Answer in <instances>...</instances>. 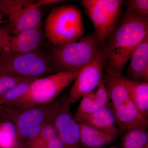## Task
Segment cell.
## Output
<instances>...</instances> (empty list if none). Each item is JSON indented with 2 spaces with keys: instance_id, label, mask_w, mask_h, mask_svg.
<instances>
[{
  "instance_id": "1",
  "label": "cell",
  "mask_w": 148,
  "mask_h": 148,
  "mask_svg": "<svg viewBox=\"0 0 148 148\" xmlns=\"http://www.w3.org/2000/svg\"><path fill=\"white\" fill-rule=\"evenodd\" d=\"M148 35V19L126 10L103 46L104 69L123 73L136 47Z\"/></svg>"
},
{
  "instance_id": "2",
  "label": "cell",
  "mask_w": 148,
  "mask_h": 148,
  "mask_svg": "<svg viewBox=\"0 0 148 148\" xmlns=\"http://www.w3.org/2000/svg\"><path fill=\"white\" fill-rule=\"evenodd\" d=\"M104 69L103 80L120 134L135 127H147L148 119L140 113L132 102L123 73Z\"/></svg>"
},
{
  "instance_id": "3",
  "label": "cell",
  "mask_w": 148,
  "mask_h": 148,
  "mask_svg": "<svg viewBox=\"0 0 148 148\" xmlns=\"http://www.w3.org/2000/svg\"><path fill=\"white\" fill-rule=\"evenodd\" d=\"M101 46L93 32L76 41L52 45L48 57L57 73L81 70L94 58Z\"/></svg>"
},
{
  "instance_id": "4",
  "label": "cell",
  "mask_w": 148,
  "mask_h": 148,
  "mask_svg": "<svg viewBox=\"0 0 148 148\" xmlns=\"http://www.w3.org/2000/svg\"><path fill=\"white\" fill-rule=\"evenodd\" d=\"M84 34L82 15L77 6L56 7L47 18L45 36L52 45L76 41Z\"/></svg>"
},
{
  "instance_id": "5",
  "label": "cell",
  "mask_w": 148,
  "mask_h": 148,
  "mask_svg": "<svg viewBox=\"0 0 148 148\" xmlns=\"http://www.w3.org/2000/svg\"><path fill=\"white\" fill-rule=\"evenodd\" d=\"M48 57L38 50L20 53L6 47L0 50V75L36 79L51 75Z\"/></svg>"
},
{
  "instance_id": "6",
  "label": "cell",
  "mask_w": 148,
  "mask_h": 148,
  "mask_svg": "<svg viewBox=\"0 0 148 148\" xmlns=\"http://www.w3.org/2000/svg\"><path fill=\"white\" fill-rule=\"evenodd\" d=\"M81 70L59 72L34 80L27 93L10 107L19 108L53 102L75 79Z\"/></svg>"
},
{
  "instance_id": "7",
  "label": "cell",
  "mask_w": 148,
  "mask_h": 148,
  "mask_svg": "<svg viewBox=\"0 0 148 148\" xmlns=\"http://www.w3.org/2000/svg\"><path fill=\"white\" fill-rule=\"evenodd\" d=\"M58 104L57 100L44 105L12 108L8 116L14 123L22 143L36 138L45 124L53 120Z\"/></svg>"
},
{
  "instance_id": "8",
  "label": "cell",
  "mask_w": 148,
  "mask_h": 148,
  "mask_svg": "<svg viewBox=\"0 0 148 148\" xmlns=\"http://www.w3.org/2000/svg\"><path fill=\"white\" fill-rule=\"evenodd\" d=\"M82 3L99 43L104 46L121 17L123 1L83 0Z\"/></svg>"
},
{
  "instance_id": "9",
  "label": "cell",
  "mask_w": 148,
  "mask_h": 148,
  "mask_svg": "<svg viewBox=\"0 0 148 148\" xmlns=\"http://www.w3.org/2000/svg\"><path fill=\"white\" fill-rule=\"evenodd\" d=\"M0 12L7 17L12 35L41 24L40 8L33 1L0 0Z\"/></svg>"
},
{
  "instance_id": "10",
  "label": "cell",
  "mask_w": 148,
  "mask_h": 148,
  "mask_svg": "<svg viewBox=\"0 0 148 148\" xmlns=\"http://www.w3.org/2000/svg\"><path fill=\"white\" fill-rule=\"evenodd\" d=\"M105 59L103 46H101L91 61L83 68L76 78L70 91V101L75 104L82 96L93 91L103 79Z\"/></svg>"
},
{
  "instance_id": "11",
  "label": "cell",
  "mask_w": 148,
  "mask_h": 148,
  "mask_svg": "<svg viewBox=\"0 0 148 148\" xmlns=\"http://www.w3.org/2000/svg\"><path fill=\"white\" fill-rule=\"evenodd\" d=\"M58 100L53 123L58 137L66 148H82L80 140L79 124L74 119L71 111L69 95Z\"/></svg>"
},
{
  "instance_id": "12",
  "label": "cell",
  "mask_w": 148,
  "mask_h": 148,
  "mask_svg": "<svg viewBox=\"0 0 148 148\" xmlns=\"http://www.w3.org/2000/svg\"><path fill=\"white\" fill-rule=\"evenodd\" d=\"M74 119L78 123L90 125L116 138L120 134L110 103L93 113L74 117Z\"/></svg>"
},
{
  "instance_id": "13",
  "label": "cell",
  "mask_w": 148,
  "mask_h": 148,
  "mask_svg": "<svg viewBox=\"0 0 148 148\" xmlns=\"http://www.w3.org/2000/svg\"><path fill=\"white\" fill-rule=\"evenodd\" d=\"M127 67V79L148 81V35L139 44L130 57Z\"/></svg>"
},
{
  "instance_id": "14",
  "label": "cell",
  "mask_w": 148,
  "mask_h": 148,
  "mask_svg": "<svg viewBox=\"0 0 148 148\" xmlns=\"http://www.w3.org/2000/svg\"><path fill=\"white\" fill-rule=\"evenodd\" d=\"M41 24L12 36L8 47L17 53H27L38 50L42 41Z\"/></svg>"
},
{
  "instance_id": "15",
  "label": "cell",
  "mask_w": 148,
  "mask_h": 148,
  "mask_svg": "<svg viewBox=\"0 0 148 148\" xmlns=\"http://www.w3.org/2000/svg\"><path fill=\"white\" fill-rule=\"evenodd\" d=\"M96 92L82 96L74 117L93 113L110 105L108 95L103 79L97 87Z\"/></svg>"
},
{
  "instance_id": "16",
  "label": "cell",
  "mask_w": 148,
  "mask_h": 148,
  "mask_svg": "<svg viewBox=\"0 0 148 148\" xmlns=\"http://www.w3.org/2000/svg\"><path fill=\"white\" fill-rule=\"evenodd\" d=\"M82 148H101L110 145L116 137L83 123H79Z\"/></svg>"
},
{
  "instance_id": "17",
  "label": "cell",
  "mask_w": 148,
  "mask_h": 148,
  "mask_svg": "<svg viewBox=\"0 0 148 148\" xmlns=\"http://www.w3.org/2000/svg\"><path fill=\"white\" fill-rule=\"evenodd\" d=\"M125 84L131 100L140 113L148 117V82L132 80L125 77Z\"/></svg>"
},
{
  "instance_id": "18",
  "label": "cell",
  "mask_w": 148,
  "mask_h": 148,
  "mask_svg": "<svg viewBox=\"0 0 148 148\" xmlns=\"http://www.w3.org/2000/svg\"><path fill=\"white\" fill-rule=\"evenodd\" d=\"M0 122V148H20L23 143L13 121L3 115Z\"/></svg>"
},
{
  "instance_id": "19",
  "label": "cell",
  "mask_w": 148,
  "mask_h": 148,
  "mask_svg": "<svg viewBox=\"0 0 148 148\" xmlns=\"http://www.w3.org/2000/svg\"><path fill=\"white\" fill-rule=\"evenodd\" d=\"M147 127H135L123 133L121 148L145 147L148 145Z\"/></svg>"
},
{
  "instance_id": "20",
  "label": "cell",
  "mask_w": 148,
  "mask_h": 148,
  "mask_svg": "<svg viewBox=\"0 0 148 148\" xmlns=\"http://www.w3.org/2000/svg\"><path fill=\"white\" fill-rule=\"evenodd\" d=\"M34 79L29 78L19 82L0 97V106L11 107L29 90Z\"/></svg>"
},
{
  "instance_id": "21",
  "label": "cell",
  "mask_w": 148,
  "mask_h": 148,
  "mask_svg": "<svg viewBox=\"0 0 148 148\" xmlns=\"http://www.w3.org/2000/svg\"><path fill=\"white\" fill-rule=\"evenodd\" d=\"M126 10L137 16L148 19V1L130 0L127 2Z\"/></svg>"
},
{
  "instance_id": "22",
  "label": "cell",
  "mask_w": 148,
  "mask_h": 148,
  "mask_svg": "<svg viewBox=\"0 0 148 148\" xmlns=\"http://www.w3.org/2000/svg\"><path fill=\"white\" fill-rule=\"evenodd\" d=\"M28 78L0 75V97L19 82Z\"/></svg>"
},
{
  "instance_id": "23",
  "label": "cell",
  "mask_w": 148,
  "mask_h": 148,
  "mask_svg": "<svg viewBox=\"0 0 148 148\" xmlns=\"http://www.w3.org/2000/svg\"><path fill=\"white\" fill-rule=\"evenodd\" d=\"M11 37V29L9 24L0 28V50L8 47Z\"/></svg>"
},
{
  "instance_id": "24",
  "label": "cell",
  "mask_w": 148,
  "mask_h": 148,
  "mask_svg": "<svg viewBox=\"0 0 148 148\" xmlns=\"http://www.w3.org/2000/svg\"><path fill=\"white\" fill-rule=\"evenodd\" d=\"M61 1H62L59 0H40L37 1L36 3L37 6L40 8V7L42 6L53 4L56 3L61 2Z\"/></svg>"
},
{
  "instance_id": "25",
  "label": "cell",
  "mask_w": 148,
  "mask_h": 148,
  "mask_svg": "<svg viewBox=\"0 0 148 148\" xmlns=\"http://www.w3.org/2000/svg\"><path fill=\"white\" fill-rule=\"evenodd\" d=\"M35 148L33 147H31L25 144V143H23V145H22L21 148Z\"/></svg>"
},
{
  "instance_id": "26",
  "label": "cell",
  "mask_w": 148,
  "mask_h": 148,
  "mask_svg": "<svg viewBox=\"0 0 148 148\" xmlns=\"http://www.w3.org/2000/svg\"><path fill=\"white\" fill-rule=\"evenodd\" d=\"M2 17L1 15V12H0V23H1V21Z\"/></svg>"
},
{
  "instance_id": "27",
  "label": "cell",
  "mask_w": 148,
  "mask_h": 148,
  "mask_svg": "<svg viewBox=\"0 0 148 148\" xmlns=\"http://www.w3.org/2000/svg\"><path fill=\"white\" fill-rule=\"evenodd\" d=\"M109 148H119L118 147H110Z\"/></svg>"
},
{
  "instance_id": "28",
  "label": "cell",
  "mask_w": 148,
  "mask_h": 148,
  "mask_svg": "<svg viewBox=\"0 0 148 148\" xmlns=\"http://www.w3.org/2000/svg\"><path fill=\"white\" fill-rule=\"evenodd\" d=\"M143 148H148V145H147L145 147Z\"/></svg>"
}]
</instances>
